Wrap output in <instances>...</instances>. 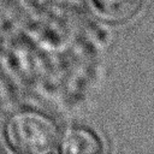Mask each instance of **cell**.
<instances>
[{"label":"cell","instance_id":"1","mask_svg":"<svg viewBox=\"0 0 154 154\" xmlns=\"http://www.w3.org/2000/svg\"><path fill=\"white\" fill-rule=\"evenodd\" d=\"M8 147L20 154H47L60 144L58 125L48 116L36 111L13 114L5 126Z\"/></svg>","mask_w":154,"mask_h":154},{"label":"cell","instance_id":"2","mask_svg":"<svg viewBox=\"0 0 154 154\" xmlns=\"http://www.w3.org/2000/svg\"><path fill=\"white\" fill-rule=\"evenodd\" d=\"M60 152L65 154H99L102 142L99 136L85 128H73L60 140Z\"/></svg>","mask_w":154,"mask_h":154},{"label":"cell","instance_id":"3","mask_svg":"<svg viewBox=\"0 0 154 154\" xmlns=\"http://www.w3.org/2000/svg\"><path fill=\"white\" fill-rule=\"evenodd\" d=\"M95 10L106 19L113 22L126 20L132 17L143 0H91Z\"/></svg>","mask_w":154,"mask_h":154}]
</instances>
